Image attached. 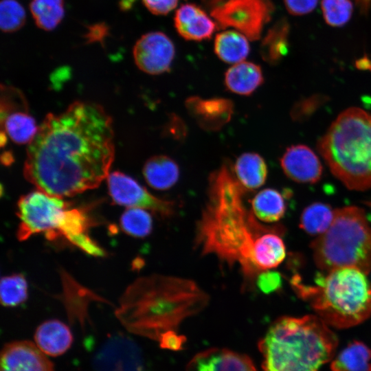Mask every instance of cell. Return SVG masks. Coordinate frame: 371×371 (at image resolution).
<instances>
[{
	"label": "cell",
	"instance_id": "d4e9b609",
	"mask_svg": "<svg viewBox=\"0 0 371 371\" xmlns=\"http://www.w3.org/2000/svg\"><path fill=\"white\" fill-rule=\"evenodd\" d=\"M289 24L285 19L278 21L266 33L260 47L262 59L275 65L287 54L289 50Z\"/></svg>",
	"mask_w": 371,
	"mask_h": 371
},
{
	"label": "cell",
	"instance_id": "d6a6232c",
	"mask_svg": "<svg viewBox=\"0 0 371 371\" xmlns=\"http://www.w3.org/2000/svg\"><path fill=\"white\" fill-rule=\"evenodd\" d=\"M25 11L16 0H1L0 3V27L5 33L21 29L25 22Z\"/></svg>",
	"mask_w": 371,
	"mask_h": 371
},
{
	"label": "cell",
	"instance_id": "f35d334b",
	"mask_svg": "<svg viewBox=\"0 0 371 371\" xmlns=\"http://www.w3.org/2000/svg\"><path fill=\"white\" fill-rule=\"evenodd\" d=\"M166 132L175 139L182 140L186 137L187 129L183 120L177 115H170L166 126Z\"/></svg>",
	"mask_w": 371,
	"mask_h": 371
},
{
	"label": "cell",
	"instance_id": "cb8c5ba5",
	"mask_svg": "<svg viewBox=\"0 0 371 371\" xmlns=\"http://www.w3.org/2000/svg\"><path fill=\"white\" fill-rule=\"evenodd\" d=\"M214 50L218 58L225 63H240L249 54V38L236 30L223 31L216 34Z\"/></svg>",
	"mask_w": 371,
	"mask_h": 371
},
{
	"label": "cell",
	"instance_id": "e0dca14e",
	"mask_svg": "<svg viewBox=\"0 0 371 371\" xmlns=\"http://www.w3.org/2000/svg\"><path fill=\"white\" fill-rule=\"evenodd\" d=\"M185 371H257L251 360L243 354L226 349L210 348L196 354Z\"/></svg>",
	"mask_w": 371,
	"mask_h": 371
},
{
	"label": "cell",
	"instance_id": "60d3db41",
	"mask_svg": "<svg viewBox=\"0 0 371 371\" xmlns=\"http://www.w3.org/2000/svg\"><path fill=\"white\" fill-rule=\"evenodd\" d=\"M136 0H120V6L122 10H129Z\"/></svg>",
	"mask_w": 371,
	"mask_h": 371
},
{
	"label": "cell",
	"instance_id": "3957f363",
	"mask_svg": "<svg viewBox=\"0 0 371 371\" xmlns=\"http://www.w3.org/2000/svg\"><path fill=\"white\" fill-rule=\"evenodd\" d=\"M208 303L209 295L194 281L155 274L139 278L126 288L115 315L130 332L159 341Z\"/></svg>",
	"mask_w": 371,
	"mask_h": 371
},
{
	"label": "cell",
	"instance_id": "ab89813d",
	"mask_svg": "<svg viewBox=\"0 0 371 371\" xmlns=\"http://www.w3.org/2000/svg\"><path fill=\"white\" fill-rule=\"evenodd\" d=\"M352 1L358 6L362 14H368L371 6V0H352Z\"/></svg>",
	"mask_w": 371,
	"mask_h": 371
},
{
	"label": "cell",
	"instance_id": "603a6c76",
	"mask_svg": "<svg viewBox=\"0 0 371 371\" xmlns=\"http://www.w3.org/2000/svg\"><path fill=\"white\" fill-rule=\"evenodd\" d=\"M240 183L246 189H257L266 181L268 173L265 159L258 153L248 152L241 154L233 167Z\"/></svg>",
	"mask_w": 371,
	"mask_h": 371
},
{
	"label": "cell",
	"instance_id": "d6986e66",
	"mask_svg": "<svg viewBox=\"0 0 371 371\" xmlns=\"http://www.w3.org/2000/svg\"><path fill=\"white\" fill-rule=\"evenodd\" d=\"M284 228L278 225L276 228L260 235L254 246L253 262L260 273L277 267L286 257V247L282 234Z\"/></svg>",
	"mask_w": 371,
	"mask_h": 371
},
{
	"label": "cell",
	"instance_id": "f1b7e54d",
	"mask_svg": "<svg viewBox=\"0 0 371 371\" xmlns=\"http://www.w3.org/2000/svg\"><path fill=\"white\" fill-rule=\"evenodd\" d=\"M30 10L38 27L51 31L64 17L63 0H32Z\"/></svg>",
	"mask_w": 371,
	"mask_h": 371
},
{
	"label": "cell",
	"instance_id": "4dcf8cb0",
	"mask_svg": "<svg viewBox=\"0 0 371 371\" xmlns=\"http://www.w3.org/2000/svg\"><path fill=\"white\" fill-rule=\"evenodd\" d=\"M1 303L6 307H14L27 298V283L22 274H13L1 278Z\"/></svg>",
	"mask_w": 371,
	"mask_h": 371
},
{
	"label": "cell",
	"instance_id": "ba28073f",
	"mask_svg": "<svg viewBox=\"0 0 371 371\" xmlns=\"http://www.w3.org/2000/svg\"><path fill=\"white\" fill-rule=\"evenodd\" d=\"M17 208L20 223L16 236L19 240L40 233L53 240L60 237L69 204L63 198L38 190L22 196Z\"/></svg>",
	"mask_w": 371,
	"mask_h": 371
},
{
	"label": "cell",
	"instance_id": "1f68e13d",
	"mask_svg": "<svg viewBox=\"0 0 371 371\" xmlns=\"http://www.w3.org/2000/svg\"><path fill=\"white\" fill-rule=\"evenodd\" d=\"M321 8L325 22L340 27L348 23L352 15V0H322Z\"/></svg>",
	"mask_w": 371,
	"mask_h": 371
},
{
	"label": "cell",
	"instance_id": "44dd1931",
	"mask_svg": "<svg viewBox=\"0 0 371 371\" xmlns=\"http://www.w3.org/2000/svg\"><path fill=\"white\" fill-rule=\"evenodd\" d=\"M224 82L229 91L247 96L252 94L264 82V76L258 65L242 61L226 71Z\"/></svg>",
	"mask_w": 371,
	"mask_h": 371
},
{
	"label": "cell",
	"instance_id": "f546056e",
	"mask_svg": "<svg viewBox=\"0 0 371 371\" xmlns=\"http://www.w3.org/2000/svg\"><path fill=\"white\" fill-rule=\"evenodd\" d=\"M120 226L127 234L144 238L152 232L153 218L145 209L128 207L120 218Z\"/></svg>",
	"mask_w": 371,
	"mask_h": 371
},
{
	"label": "cell",
	"instance_id": "d590c367",
	"mask_svg": "<svg viewBox=\"0 0 371 371\" xmlns=\"http://www.w3.org/2000/svg\"><path fill=\"white\" fill-rule=\"evenodd\" d=\"M288 12L293 16H303L313 12L319 0H283Z\"/></svg>",
	"mask_w": 371,
	"mask_h": 371
},
{
	"label": "cell",
	"instance_id": "8fae6325",
	"mask_svg": "<svg viewBox=\"0 0 371 371\" xmlns=\"http://www.w3.org/2000/svg\"><path fill=\"white\" fill-rule=\"evenodd\" d=\"M1 132L19 144H29L38 129L22 93L8 87L1 88Z\"/></svg>",
	"mask_w": 371,
	"mask_h": 371
},
{
	"label": "cell",
	"instance_id": "4316f807",
	"mask_svg": "<svg viewBox=\"0 0 371 371\" xmlns=\"http://www.w3.org/2000/svg\"><path fill=\"white\" fill-rule=\"evenodd\" d=\"M330 363L331 371H371V349L363 342L353 341Z\"/></svg>",
	"mask_w": 371,
	"mask_h": 371
},
{
	"label": "cell",
	"instance_id": "7c38bea8",
	"mask_svg": "<svg viewBox=\"0 0 371 371\" xmlns=\"http://www.w3.org/2000/svg\"><path fill=\"white\" fill-rule=\"evenodd\" d=\"M137 67L151 75L168 72L175 56L172 40L161 32H152L142 35L133 50Z\"/></svg>",
	"mask_w": 371,
	"mask_h": 371
},
{
	"label": "cell",
	"instance_id": "277c9868",
	"mask_svg": "<svg viewBox=\"0 0 371 371\" xmlns=\"http://www.w3.org/2000/svg\"><path fill=\"white\" fill-rule=\"evenodd\" d=\"M336 334L317 315L276 319L258 343L262 371H319L331 361Z\"/></svg>",
	"mask_w": 371,
	"mask_h": 371
},
{
	"label": "cell",
	"instance_id": "ffe728a7",
	"mask_svg": "<svg viewBox=\"0 0 371 371\" xmlns=\"http://www.w3.org/2000/svg\"><path fill=\"white\" fill-rule=\"evenodd\" d=\"M36 345L47 356L58 357L71 347L73 336L69 327L58 319L44 322L34 334Z\"/></svg>",
	"mask_w": 371,
	"mask_h": 371
},
{
	"label": "cell",
	"instance_id": "83f0119b",
	"mask_svg": "<svg viewBox=\"0 0 371 371\" xmlns=\"http://www.w3.org/2000/svg\"><path fill=\"white\" fill-rule=\"evenodd\" d=\"M335 216V210L323 203H314L302 212L300 227L312 236L324 234L330 226Z\"/></svg>",
	"mask_w": 371,
	"mask_h": 371
},
{
	"label": "cell",
	"instance_id": "4fadbf2b",
	"mask_svg": "<svg viewBox=\"0 0 371 371\" xmlns=\"http://www.w3.org/2000/svg\"><path fill=\"white\" fill-rule=\"evenodd\" d=\"M94 369L95 371H142L139 350L127 337L113 336L96 355Z\"/></svg>",
	"mask_w": 371,
	"mask_h": 371
},
{
	"label": "cell",
	"instance_id": "52a82bcc",
	"mask_svg": "<svg viewBox=\"0 0 371 371\" xmlns=\"http://www.w3.org/2000/svg\"><path fill=\"white\" fill-rule=\"evenodd\" d=\"M313 260L324 272L353 267L371 271V226L365 212L356 206L335 210L329 228L311 244Z\"/></svg>",
	"mask_w": 371,
	"mask_h": 371
},
{
	"label": "cell",
	"instance_id": "30bf717a",
	"mask_svg": "<svg viewBox=\"0 0 371 371\" xmlns=\"http://www.w3.org/2000/svg\"><path fill=\"white\" fill-rule=\"evenodd\" d=\"M106 179L109 193L113 203L149 210L162 218H168L175 214V202L153 195L131 177L115 171L109 173Z\"/></svg>",
	"mask_w": 371,
	"mask_h": 371
},
{
	"label": "cell",
	"instance_id": "ac0fdd59",
	"mask_svg": "<svg viewBox=\"0 0 371 371\" xmlns=\"http://www.w3.org/2000/svg\"><path fill=\"white\" fill-rule=\"evenodd\" d=\"M178 34L188 41H203L212 37L218 25L201 8L194 3L183 4L174 17Z\"/></svg>",
	"mask_w": 371,
	"mask_h": 371
},
{
	"label": "cell",
	"instance_id": "6da1fadb",
	"mask_svg": "<svg viewBox=\"0 0 371 371\" xmlns=\"http://www.w3.org/2000/svg\"><path fill=\"white\" fill-rule=\"evenodd\" d=\"M115 153L113 122L99 104L76 101L48 114L28 144L25 179L60 198L97 188L107 177Z\"/></svg>",
	"mask_w": 371,
	"mask_h": 371
},
{
	"label": "cell",
	"instance_id": "8d00e7d4",
	"mask_svg": "<svg viewBox=\"0 0 371 371\" xmlns=\"http://www.w3.org/2000/svg\"><path fill=\"white\" fill-rule=\"evenodd\" d=\"M142 1L153 14L165 15L177 7L179 0H142Z\"/></svg>",
	"mask_w": 371,
	"mask_h": 371
},
{
	"label": "cell",
	"instance_id": "5bb4252c",
	"mask_svg": "<svg viewBox=\"0 0 371 371\" xmlns=\"http://www.w3.org/2000/svg\"><path fill=\"white\" fill-rule=\"evenodd\" d=\"M0 371H54V366L35 343L14 341L1 350Z\"/></svg>",
	"mask_w": 371,
	"mask_h": 371
},
{
	"label": "cell",
	"instance_id": "9c48e42d",
	"mask_svg": "<svg viewBox=\"0 0 371 371\" xmlns=\"http://www.w3.org/2000/svg\"><path fill=\"white\" fill-rule=\"evenodd\" d=\"M274 10L271 0H223L210 13L218 27H232L249 40L256 41Z\"/></svg>",
	"mask_w": 371,
	"mask_h": 371
},
{
	"label": "cell",
	"instance_id": "74e56055",
	"mask_svg": "<svg viewBox=\"0 0 371 371\" xmlns=\"http://www.w3.org/2000/svg\"><path fill=\"white\" fill-rule=\"evenodd\" d=\"M109 33V28L106 23H95L87 27L85 39L87 43H100L102 44Z\"/></svg>",
	"mask_w": 371,
	"mask_h": 371
},
{
	"label": "cell",
	"instance_id": "9a60e30c",
	"mask_svg": "<svg viewBox=\"0 0 371 371\" xmlns=\"http://www.w3.org/2000/svg\"><path fill=\"white\" fill-rule=\"evenodd\" d=\"M188 113L205 131H216L227 124L234 113L232 101L224 98L191 96L186 100Z\"/></svg>",
	"mask_w": 371,
	"mask_h": 371
},
{
	"label": "cell",
	"instance_id": "836d02e7",
	"mask_svg": "<svg viewBox=\"0 0 371 371\" xmlns=\"http://www.w3.org/2000/svg\"><path fill=\"white\" fill-rule=\"evenodd\" d=\"M328 100L324 95L315 94L297 102L292 107L291 116L293 120H307Z\"/></svg>",
	"mask_w": 371,
	"mask_h": 371
},
{
	"label": "cell",
	"instance_id": "484cf974",
	"mask_svg": "<svg viewBox=\"0 0 371 371\" xmlns=\"http://www.w3.org/2000/svg\"><path fill=\"white\" fill-rule=\"evenodd\" d=\"M251 205L257 219L271 223L280 220L286 210L284 196L273 188H265L258 192L252 199Z\"/></svg>",
	"mask_w": 371,
	"mask_h": 371
},
{
	"label": "cell",
	"instance_id": "5b68a950",
	"mask_svg": "<svg viewBox=\"0 0 371 371\" xmlns=\"http://www.w3.org/2000/svg\"><path fill=\"white\" fill-rule=\"evenodd\" d=\"M316 284H306L298 275L291 279L297 296L308 302L329 326L348 328L371 316V282L368 274L353 267L325 272Z\"/></svg>",
	"mask_w": 371,
	"mask_h": 371
},
{
	"label": "cell",
	"instance_id": "7a4b0ae2",
	"mask_svg": "<svg viewBox=\"0 0 371 371\" xmlns=\"http://www.w3.org/2000/svg\"><path fill=\"white\" fill-rule=\"evenodd\" d=\"M245 192L228 162L211 173L194 243L203 256L214 255L230 267L238 265L243 277L250 282L260 273L253 262L256 240L278 225L258 222L245 204Z\"/></svg>",
	"mask_w": 371,
	"mask_h": 371
},
{
	"label": "cell",
	"instance_id": "2e32d148",
	"mask_svg": "<svg viewBox=\"0 0 371 371\" xmlns=\"http://www.w3.org/2000/svg\"><path fill=\"white\" fill-rule=\"evenodd\" d=\"M280 165L286 176L298 183H316L322 174V166L317 156L302 144L287 148L280 158Z\"/></svg>",
	"mask_w": 371,
	"mask_h": 371
},
{
	"label": "cell",
	"instance_id": "e575fe53",
	"mask_svg": "<svg viewBox=\"0 0 371 371\" xmlns=\"http://www.w3.org/2000/svg\"><path fill=\"white\" fill-rule=\"evenodd\" d=\"M256 280L258 289L265 294L280 290L282 284L281 274L275 271H263L258 275Z\"/></svg>",
	"mask_w": 371,
	"mask_h": 371
},
{
	"label": "cell",
	"instance_id": "8992f818",
	"mask_svg": "<svg viewBox=\"0 0 371 371\" xmlns=\"http://www.w3.org/2000/svg\"><path fill=\"white\" fill-rule=\"evenodd\" d=\"M318 151L348 188H371V115L357 107L344 111L319 139Z\"/></svg>",
	"mask_w": 371,
	"mask_h": 371
},
{
	"label": "cell",
	"instance_id": "7402d4cb",
	"mask_svg": "<svg viewBox=\"0 0 371 371\" xmlns=\"http://www.w3.org/2000/svg\"><path fill=\"white\" fill-rule=\"evenodd\" d=\"M143 175L150 187L158 190H166L177 183L180 170L179 165L173 159L159 155L150 157L145 162Z\"/></svg>",
	"mask_w": 371,
	"mask_h": 371
}]
</instances>
